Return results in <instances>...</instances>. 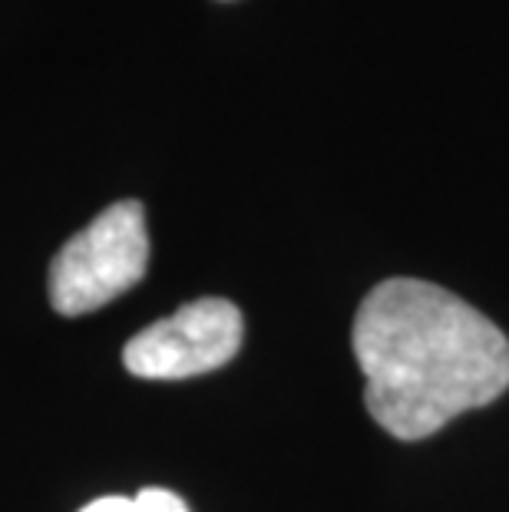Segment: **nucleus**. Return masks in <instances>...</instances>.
<instances>
[{
  "label": "nucleus",
  "instance_id": "nucleus-1",
  "mask_svg": "<svg viewBox=\"0 0 509 512\" xmlns=\"http://www.w3.org/2000/svg\"><path fill=\"white\" fill-rule=\"evenodd\" d=\"M364 407L397 440H424L509 387V341L453 291L417 278L381 281L351 331Z\"/></svg>",
  "mask_w": 509,
  "mask_h": 512
},
{
  "label": "nucleus",
  "instance_id": "nucleus-2",
  "mask_svg": "<svg viewBox=\"0 0 509 512\" xmlns=\"http://www.w3.org/2000/svg\"><path fill=\"white\" fill-rule=\"evenodd\" d=\"M149 265L146 212L136 199L103 209L96 219L60 248L50 265L53 311L80 318L100 311L133 285Z\"/></svg>",
  "mask_w": 509,
  "mask_h": 512
},
{
  "label": "nucleus",
  "instance_id": "nucleus-3",
  "mask_svg": "<svg viewBox=\"0 0 509 512\" xmlns=\"http://www.w3.org/2000/svg\"><path fill=\"white\" fill-rule=\"evenodd\" d=\"M242 337V311L232 301L199 298L139 331L126 344L123 364L143 380H186L229 364Z\"/></svg>",
  "mask_w": 509,
  "mask_h": 512
},
{
  "label": "nucleus",
  "instance_id": "nucleus-4",
  "mask_svg": "<svg viewBox=\"0 0 509 512\" xmlns=\"http://www.w3.org/2000/svg\"><path fill=\"white\" fill-rule=\"evenodd\" d=\"M80 512H189V506L169 489H143L136 496H103Z\"/></svg>",
  "mask_w": 509,
  "mask_h": 512
}]
</instances>
